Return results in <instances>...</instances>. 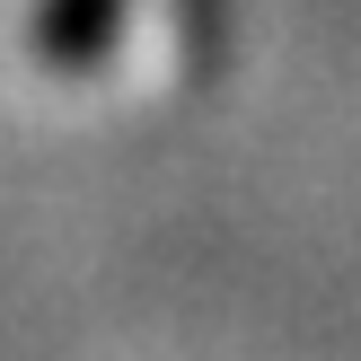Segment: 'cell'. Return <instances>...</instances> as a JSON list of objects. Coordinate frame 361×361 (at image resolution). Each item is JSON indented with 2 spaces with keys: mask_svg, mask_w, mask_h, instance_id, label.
<instances>
[{
  "mask_svg": "<svg viewBox=\"0 0 361 361\" xmlns=\"http://www.w3.org/2000/svg\"><path fill=\"white\" fill-rule=\"evenodd\" d=\"M123 0H44L35 9V53L44 62H88V53L106 44V27H115Z\"/></svg>",
  "mask_w": 361,
  "mask_h": 361,
  "instance_id": "6da1fadb",
  "label": "cell"
}]
</instances>
